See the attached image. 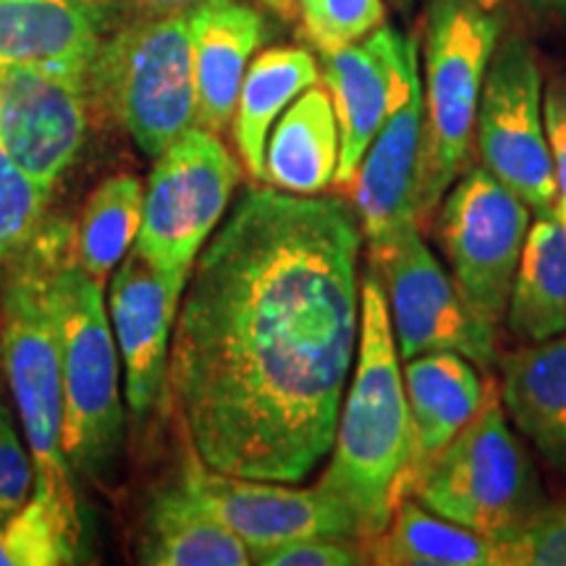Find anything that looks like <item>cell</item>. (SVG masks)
Wrapping results in <instances>:
<instances>
[{
  "mask_svg": "<svg viewBox=\"0 0 566 566\" xmlns=\"http://www.w3.org/2000/svg\"><path fill=\"white\" fill-rule=\"evenodd\" d=\"M181 483L221 525L242 537L252 554L300 537L363 541L354 516L317 488L302 491L273 480L226 475L205 467L195 451Z\"/></svg>",
  "mask_w": 566,
  "mask_h": 566,
  "instance_id": "5bb4252c",
  "label": "cell"
},
{
  "mask_svg": "<svg viewBox=\"0 0 566 566\" xmlns=\"http://www.w3.org/2000/svg\"><path fill=\"white\" fill-rule=\"evenodd\" d=\"M509 331L537 344L566 331V226L556 212L530 226L506 307Z\"/></svg>",
  "mask_w": 566,
  "mask_h": 566,
  "instance_id": "cb8c5ba5",
  "label": "cell"
},
{
  "mask_svg": "<svg viewBox=\"0 0 566 566\" xmlns=\"http://www.w3.org/2000/svg\"><path fill=\"white\" fill-rule=\"evenodd\" d=\"M34 485L32 454L21 443L11 409L0 399V522L27 504Z\"/></svg>",
  "mask_w": 566,
  "mask_h": 566,
  "instance_id": "4dcf8cb0",
  "label": "cell"
},
{
  "mask_svg": "<svg viewBox=\"0 0 566 566\" xmlns=\"http://www.w3.org/2000/svg\"><path fill=\"white\" fill-rule=\"evenodd\" d=\"M527 3H533L535 9H541V11H554V13H562V17H566V0H527Z\"/></svg>",
  "mask_w": 566,
  "mask_h": 566,
  "instance_id": "e575fe53",
  "label": "cell"
},
{
  "mask_svg": "<svg viewBox=\"0 0 566 566\" xmlns=\"http://www.w3.org/2000/svg\"><path fill=\"white\" fill-rule=\"evenodd\" d=\"M260 3L268 6V9H273L275 13H283V17H289V13H292L294 0H260Z\"/></svg>",
  "mask_w": 566,
  "mask_h": 566,
  "instance_id": "d590c367",
  "label": "cell"
},
{
  "mask_svg": "<svg viewBox=\"0 0 566 566\" xmlns=\"http://www.w3.org/2000/svg\"><path fill=\"white\" fill-rule=\"evenodd\" d=\"M242 168L218 134L192 126L155 158L137 247L168 271L192 273L223 221Z\"/></svg>",
  "mask_w": 566,
  "mask_h": 566,
  "instance_id": "ba28073f",
  "label": "cell"
},
{
  "mask_svg": "<svg viewBox=\"0 0 566 566\" xmlns=\"http://www.w3.org/2000/svg\"><path fill=\"white\" fill-rule=\"evenodd\" d=\"M399 11H409V6H412V0H391Z\"/></svg>",
  "mask_w": 566,
  "mask_h": 566,
  "instance_id": "8d00e7d4",
  "label": "cell"
},
{
  "mask_svg": "<svg viewBox=\"0 0 566 566\" xmlns=\"http://www.w3.org/2000/svg\"><path fill=\"white\" fill-rule=\"evenodd\" d=\"M80 514L71 483L34 475L27 504L0 522V566H61L80 558Z\"/></svg>",
  "mask_w": 566,
  "mask_h": 566,
  "instance_id": "484cf974",
  "label": "cell"
},
{
  "mask_svg": "<svg viewBox=\"0 0 566 566\" xmlns=\"http://www.w3.org/2000/svg\"><path fill=\"white\" fill-rule=\"evenodd\" d=\"M405 34L378 27L365 40L323 55V82L338 122L342 158L338 184H352L367 147L384 126L401 84V63L407 51Z\"/></svg>",
  "mask_w": 566,
  "mask_h": 566,
  "instance_id": "2e32d148",
  "label": "cell"
},
{
  "mask_svg": "<svg viewBox=\"0 0 566 566\" xmlns=\"http://www.w3.org/2000/svg\"><path fill=\"white\" fill-rule=\"evenodd\" d=\"M370 564L388 566H504L499 541L457 525L405 499L373 541H365Z\"/></svg>",
  "mask_w": 566,
  "mask_h": 566,
  "instance_id": "d4e9b609",
  "label": "cell"
},
{
  "mask_svg": "<svg viewBox=\"0 0 566 566\" xmlns=\"http://www.w3.org/2000/svg\"><path fill=\"white\" fill-rule=\"evenodd\" d=\"M145 192L137 176L118 174L105 179L84 202L74 226L76 263L103 286L113 268L137 244Z\"/></svg>",
  "mask_w": 566,
  "mask_h": 566,
  "instance_id": "4316f807",
  "label": "cell"
},
{
  "mask_svg": "<svg viewBox=\"0 0 566 566\" xmlns=\"http://www.w3.org/2000/svg\"><path fill=\"white\" fill-rule=\"evenodd\" d=\"M302 34L321 55L365 40L386 24L384 0H296Z\"/></svg>",
  "mask_w": 566,
  "mask_h": 566,
  "instance_id": "83f0119b",
  "label": "cell"
},
{
  "mask_svg": "<svg viewBox=\"0 0 566 566\" xmlns=\"http://www.w3.org/2000/svg\"><path fill=\"white\" fill-rule=\"evenodd\" d=\"M334 459L315 488L354 516L373 541L401 504L412 459V420L388 315L386 289L370 271L363 283L357 373L336 424Z\"/></svg>",
  "mask_w": 566,
  "mask_h": 566,
  "instance_id": "7a4b0ae2",
  "label": "cell"
},
{
  "mask_svg": "<svg viewBox=\"0 0 566 566\" xmlns=\"http://www.w3.org/2000/svg\"><path fill=\"white\" fill-rule=\"evenodd\" d=\"M363 242L352 205L273 187L250 189L202 247L168 388L205 467L294 485L334 449L363 323Z\"/></svg>",
  "mask_w": 566,
  "mask_h": 566,
  "instance_id": "6da1fadb",
  "label": "cell"
},
{
  "mask_svg": "<svg viewBox=\"0 0 566 566\" xmlns=\"http://www.w3.org/2000/svg\"><path fill=\"white\" fill-rule=\"evenodd\" d=\"M373 271L386 289L396 349L405 363L430 352H457L483 370L499 365L495 331L443 271L420 226L409 229Z\"/></svg>",
  "mask_w": 566,
  "mask_h": 566,
  "instance_id": "8fae6325",
  "label": "cell"
},
{
  "mask_svg": "<svg viewBox=\"0 0 566 566\" xmlns=\"http://www.w3.org/2000/svg\"><path fill=\"white\" fill-rule=\"evenodd\" d=\"M63 363V454L74 478L103 480L124 446L118 344L103 286L76 263V242L51 273Z\"/></svg>",
  "mask_w": 566,
  "mask_h": 566,
  "instance_id": "5b68a950",
  "label": "cell"
},
{
  "mask_svg": "<svg viewBox=\"0 0 566 566\" xmlns=\"http://www.w3.org/2000/svg\"><path fill=\"white\" fill-rule=\"evenodd\" d=\"M87 95L147 158L197 126L195 55L187 17L105 34L87 69Z\"/></svg>",
  "mask_w": 566,
  "mask_h": 566,
  "instance_id": "52a82bcc",
  "label": "cell"
},
{
  "mask_svg": "<svg viewBox=\"0 0 566 566\" xmlns=\"http://www.w3.org/2000/svg\"><path fill=\"white\" fill-rule=\"evenodd\" d=\"M48 184L21 171L9 155L0 150V265L17 258L40 223L45 221V208L51 202Z\"/></svg>",
  "mask_w": 566,
  "mask_h": 566,
  "instance_id": "f1b7e54d",
  "label": "cell"
},
{
  "mask_svg": "<svg viewBox=\"0 0 566 566\" xmlns=\"http://www.w3.org/2000/svg\"><path fill=\"white\" fill-rule=\"evenodd\" d=\"M90 111L87 74L38 63L0 66V150L48 187L76 160Z\"/></svg>",
  "mask_w": 566,
  "mask_h": 566,
  "instance_id": "4fadbf2b",
  "label": "cell"
},
{
  "mask_svg": "<svg viewBox=\"0 0 566 566\" xmlns=\"http://www.w3.org/2000/svg\"><path fill=\"white\" fill-rule=\"evenodd\" d=\"M101 40L82 0H0V66L38 63L87 74Z\"/></svg>",
  "mask_w": 566,
  "mask_h": 566,
  "instance_id": "7402d4cb",
  "label": "cell"
},
{
  "mask_svg": "<svg viewBox=\"0 0 566 566\" xmlns=\"http://www.w3.org/2000/svg\"><path fill=\"white\" fill-rule=\"evenodd\" d=\"M424 129V92L420 82L417 40H407L401 84L384 126L367 147L354 174V212L373 268L380 265L399 239L417 223V181H420Z\"/></svg>",
  "mask_w": 566,
  "mask_h": 566,
  "instance_id": "7c38bea8",
  "label": "cell"
},
{
  "mask_svg": "<svg viewBox=\"0 0 566 566\" xmlns=\"http://www.w3.org/2000/svg\"><path fill=\"white\" fill-rule=\"evenodd\" d=\"M483 166L537 216L556 210V171L543 124V74L525 38L495 48L475 124Z\"/></svg>",
  "mask_w": 566,
  "mask_h": 566,
  "instance_id": "30bf717a",
  "label": "cell"
},
{
  "mask_svg": "<svg viewBox=\"0 0 566 566\" xmlns=\"http://www.w3.org/2000/svg\"><path fill=\"white\" fill-rule=\"evenodd\" d=\"M195 55L197 126L229 129L250 59L265 40V19L242 0H202L187 13Z\"/></svg>",
  "mask_w": 566,
  "mask_h": 566,
  "instance_id": "e0dca14e",
  "label": "cell"
},
{
  "mask_svg": "<svg viewBox=\"0 0 566 566\" xmlns=\"http://www.w3.org/2000/svg\"><path fill=\"white\" fill-rule=\"evenodd\" d=\"M342 137L325 87H307L281 113L265 145V181L281 192L321 195L336 181Z\"/></svg>",
  "mask_w": 566,
  "mask_h": 566,
  "instance_id": "44dd1931",
  "label": "cell"
},
{
  "mask_svg": "<svg viewBox=\"0 0 566 566\" xmlns=\"http://www.w3.org/2000/svg\"><path fill=\"white\" fill-rule=\"evenodd\" d=\"M137 556L150 566H247L252 551L181 483L158 488L142 520Z\"/></svg>",
  "mask_w": 566,
  "mask_h": 566,
  "instance_id": "d6986e66",
  "label": "cell"
},
{
  "mask_svg": "<svg viewBox=\"0 0 566 566\" xmlns=\"http://www.w3.org/2000/svg\"><path fill=\"white\" fill-rule=\"evenodd\" d=\"M409 495L493 541L514 535L548 506L533 457L509 430L493 378H485L478 415L424 467Z\"/></svg>",
  "mask_w": 566,
  "mask_h": 566,
  "instance_id": "8992f818",
  "label": "cell"
},
{
  "mask_svg": "<svg viewBox=\"0 0 566 566\" xmlns=\"http://www.w3.org/2000/svg\"><path fill=\"white\" fill-rule=\"evenodd\" d=\"M546 134L551 155H554V171H556V218L566 226V82L551 84L546 95Z\"/></svg>",
  "mask_w": 566,
  "mask_h": 566,
  "instance_id": "836d02e7",
  "label": "cell"
},
{
  "mask_svg": "<svg viewBox=\"0 0 566 566\" xmlns=\"http://www.w3.org/2000/svg\"><path fill=\"white\" fill-rule=\"evenodd\" d=\"M499 365L506 412L543 459L566 472V336L504 354Z\"/></svg>",
  "mask_w": 566,
  "mask_h": 566,
  "instance_id": "ffe728a7",
  "label": "cell"
},
{
  "mask_svg": "<svg viewBox=\"0 0 566 566\" xmlns=\"http://www.w3.org/2000/svg\"><path fill=\"white\" fill-rule=\"evenodd\" d=\"M530 233V208L485 166L459 176L438 205V239L470 307L499 331Z\"/></svg>",
  "mask_w": 566,
  "mask_h": 566,
  "instance_id": "9c48e42d",
  "label": "cell"
},
{
  "mask_svg": "<svg viewBox=\"0 0 566 566\" xmlns=\"http://www.w3.org/2000/svg\"><path fill=\"white\" fill-rule=\"evenodd\" d=\"M495 0H430L424 19V129L417 223L433 218L443 195L470 166L480 95L499 48Z\"/></svg>",
  "mask_w": 566,
  "mask_h": 566,
  "instance_id": "277c9868",
  "label": "cell"
},
{
  "mask_svg": "<svg viewBox=\"0 0 566 566\" xmlns=\"http://www.w3.org/2000/svg\"><path fill=\"white\" fill-rule=\"evenodd\" d=\"M504 566H566V506H546L499 541Z\"/></svg>",
  "mask_w": 566,
  "mask_h": 566,
  "instance_id": "f546056e",
  "label": "cell"
},
{
  "mask_svg": "<svg viewBox=\"0 0 566 566\" xmlns=\"http://www.w3.org/2000/svg\"><path fill=\"white\" fill-rule=\"evenodd\" d=\"M317 82V63L302 48H271L250 63L231 126L252 179L265 181V145L281 113Z\"/></svg>",
  "mask_w": 566,
  "mask_h": 566,
  "instance_id": "603a6c76",
  "label": "cell"
},
{
  "mask_svg": "<svg viewBox=\"0 0 566 566\" xmlns=\"http://www.w3.org/2000/svg\"><path fill=\"white\" fill-rule=\"evenodd\" d=\"M405 391L412 420V459L401 488L409 499L415 480L478 415L485 396L475 365L457 352H430L407 359Z\"/></svg>",
  "mask_w": 566,
  "mask_h": 566,
  "instance_id": "ac0fdd59",
  "label": "cell"
},
{
  "mask_svg": "<svg viewBox=\"0 0 566 566\" xmlns=\"http://www.w3.org/2000/svg\"><path fill=\"white\" fill-rule=\"evenodd\" d=\"M252 564L260 566H354L370 564L365 546H354L349 537H300L281 546L254 551Z\"/></svg>",
  "mask_w": 566,
  "mask_h": 566,
  "instance_id": "1f68e13d",
  "label": "cell"
},
{
  "mask_svg": "<svg viewBox=\"0 0 566 566\" xmlns=\"http://www.w3.org/2000/svg\"><path fill=\"white\" fill-rule=\"evenodd\" d=\"M189 275L168 271L137 244L111 281L108 313L126 373V405L134 420H145L168 384V354Z\"/></svg>",
  "mask_w": 566,
  "mask_h": 566,
  "instance_id": "9a60e30c",
  "label": "cell"
},
{
  "mask_svg": "<svg viewBox=\"0 0 566 566\" xmlns=\"http://www.w3.org/2000/svg\"><path fill=\"white\" fill-rule=\"evenodd\" d=\"M74 247V226L45 218L17 254L3 292L0 354L30 446L34 475L71 483L63 454V363L51 302V273Z\"/></svg>",
  "mask_w": 566,
  "mask_h": 566,
  "instance_id": "3957f363",
  "label": "cell"
},
{
  "mask_svg": "<svg viewBox=\"0 0 566 566\" xmlns=\"http://www.w3.org/2000/svg\"><path fill=\"white\" fill-rule=\"evenodd\" d=\"M202 0H82L84 11L97 34L124 30V27L142 24V21L187 17Z\"/></svg>",
  "mask_w": 566,
  "mask_h": 566,
  "instance_id": "d6a6232c",
  "label": "cell"
}]
</instances>
